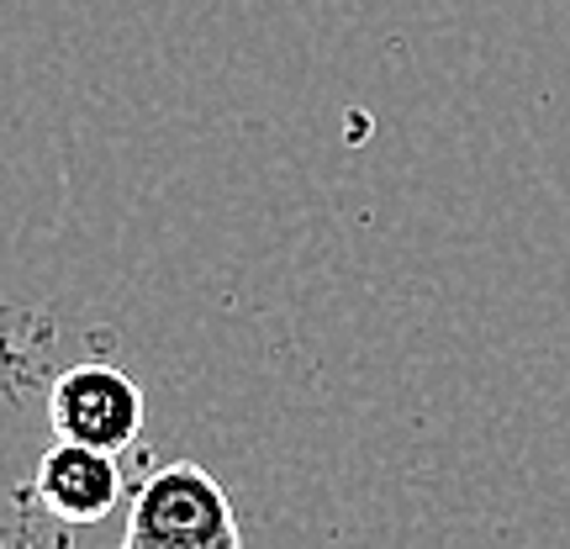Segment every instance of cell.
Instances as JSON below:
<instances>
[{
    "label": "cell",
    "instance_id": "obj_1",
    "mask_svg": "<svg viewBox=\"0 0 570 549\" xmlns=\"http://www.w3.org/2000/svg\"><path fill=\"white\" fill-rule=\"evenodd\" d=\"M122 549H244V533L223 481L196 460H175L132 491Z\"/></svg>",
    "mask_w": 570,
    "mask_h": 549
},
{
    "label": "cell",
    "instance_id": "obj_3",
    "mask_svg": "<svg viewBox=\"0 0 570 549\" xmlns=\"http://www.w3.org/2000/svg\"><path fill=\"white\" fill-rule=\"evenodd\" d=\"M32 491H38L42 512H53L59 523H101L122 502V465L106 449L59 439L42 454Z\"/></svg>",
    "mask_w": 570,
    "mask_h": 549
},
{
    "label": "cell",
    "instance_id": "obj_2",
    "mask_svg": "<svg viewBox=\"0 0 570 549\" xmlns=\"http://www.w3.org/2000/svg\"><path fill=\"white\" fill-rule=\"evenodd\" d=\"M48 418H53V433L69 439V444H90L106 449V454H122V449L138 444L142 418H148V402H142V386L117 365H69L48 391Z\"/></svg>",
    "mask_w": 570,
    "mask_h": 549
}]
</instances>
